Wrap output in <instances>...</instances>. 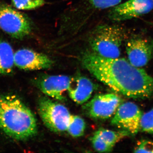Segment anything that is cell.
Here are the masks:
<instances>
[{"mask_svg":"<svg viewBox=\"0 0 153 153\" xmlns=\"http://www.w3.org/2000/svg\"><path fill=\"white\" fill-rule=\"evenodd\" d=\"M122 0H89L95 8L105 9L113 7L120 4Z\"/></svg>","mask_w":153,"mask_h":153,"instance_id":"d6986e66","label":"cell"},{"mask_svg":"<svg viewBox=\"0 0 153 153\" xmlns=\"http://www.w3.org/2000/svg\"><path fill=\"white\" fill-rule=\"evenodd\" d=\"M11 1L16 8L24 10L37 9L45 4L44 0H11Z\"/></svg>","mask_w":153,"mask_h":153,"instance_id":"2e32d148","label":"cell"},{"mask_svg":"<svg viewBox=\"0 0 153 153\" xmlns=\"http://www.w3.org/2000/svg\"><path fill=\"white\" fill-rule=\"evenodd\" d=\"M94 135L114 147L117 143L126 137L131 135L129 133L125 130L114 131L106 129L101 128L94 133Z\"/></svg>","mask_w":153,"mask_h":153,"instance_id":"5bb4252c","label":"cell"},{"mask_svg":"<svg viewBox=\"0 0 153 153\" xmlns=\"http://www.w3.org/2000/svg\"><path fill=\"white\" fill-rule=\"evenodd\" d=\"M94 85L90 79L84 76L71 78L68 89L70 98L78 104H83L90 98Z\"/></svg>","mask_w":153,"mask_h":153,"instance_id":"7c38bea8","label":"cell"},{"mask_svg":"<svg viewBox=\"0 0 153 153\" xmlns=\"http://www.w3.org/2000/svg\"><path fill=\"white\" fill-rule=\"evenodd\" d=\"M121 100L113 93L96 96L84 106L86 114L97 119H106L114 114L121 103Z\"/></svg>","mask_w":153,"mask_h":153,"instance_id":"52a82bcc","label":"cell"},{"mask_svg":"<svg viewBox=\"0 0 153 153\" xmlns=\"http://www.w3.org/2000/svg\"><path fill=\"white\" fill-rule=\"evenodd\" d=\"M126 49L129 62L135 67H144L153 58V41L149 38H130L126 43Z\"/></svg>","mask_w":153,"mask_h":153,"instance_id":"ba28073f","label":"cell"},{"mask_svg":"<svg viewBox=\"0 0 153 153\" xmlns=\"http://www.w3.org/2000/svg\"><path fill=\"white\" fill-rule=\"evenodd\" d=\"M38 109L44 124L51 131L61 133L67 130L71 114L66 107L43 97L38 100Z\"/></svg>","mask_w":153,"mask_h":153,"instance_id":"5b68a950","label":"cell"},{"mask_svg":"<svg viewBox=\"0 0 153 153\" xmlns=\"http://www.w3.org/2000/svg\"><path fill=\"white\" fill-rule=\"evenodd\" d=\"M85 128V122L82 118L79 116L71 115L66 130L70 135L74 137L82 136Z\"/></svg>","mask_w":153,"mask_h":153,"instance_id":"9a60e30c","label":"cell"},{"mask_svg":"<svg viewBox=\"0 0 153 153\" xmlns=\"http://www.w3.org/2000/svg\"><path fill=\"white\" fill-rule=\"evenodd\" d=\"M91 140L94 149L100 152H108L112 150L114 147L94 134Z\"/></svg>","mask_w":153,"mask_h":153,"instance_id":"ac0fdd59","label":"cell"},{"mask_svg":"<svg viewBox=\"0 0 153 153\" xmlns=\"http://www.w3.org/2000/svg\"><path fill=\"white\" fill-rule=\"evenodd\" d=\"M134 153H153V142L148 140L140 141L134 150Z\"/></svg>","mask_w":153,"mask_h":153,"instance_id":"ffe728a7","label":"cell"},{"mask_svg":"<svg viewBox=\"0 0 153 153\" xmlns=\"http://www.w3.org/2000/svg\"><path fill=\"white\" fill-rule=\"evenodd\" d=\"M0 128L7 135L19 140L34 136L38 129L31 110L13 95L0 97Z\"/></svg>","mask_w":153,"mask_h":153,"instance_id":"7a4b0ae2","label":"cell"},{"mask_svg":"<svg viewBox=\"0 0 153 153\" xmlns=\"http://www.w3.org/2000/svg\"><path fill=\"white\" fill-rule=\"evenodd\" d=\"M140 131L153 134V108L143 114L140 123Z\"/></svg>","mask_w":153,"mask_h":153,"instance_id":"e0dca14e","label":"cell"},{"mask_svg":"<svg viewBox=\"0 0 153 153\" xmlns=\"http://www.w3.org/2000/svg\"><path fill=\"white\" fill-rule=\"evenodd\" d=\"M83 67L113 90L126 97L145 100L153 97V77L124 58H108L85 52Z\"/></svg>","mask_w":153,"mask_h":153,"instance_id":"6da1fadb","label":"cell"},{"mask_svg":"<svg viewBox=\"0 0 153 153\" xmlns=\"http://www.w3.org/2000/svg\"><path fill=\"white\" fill-rule=\"evenodd\" d=\"M126 38L125 30L122 27L103 25L94 30L89 42L96 54L105 58H117L120 56L121 47Z\"/></svg>","mask_w":153,"mask_h":153,"instance_id":"3957f363","label":"cell"},{"mask_svg":"<svg viewBox=\"0 0 153 153\" xmlns=\"http://www.w3.org/2000/svg\"><path fill=\"white\" fill-rule=\"evenodd\" d=\"M0 28L17 39H22L31 33L33 27L25 14L5 3H0Z\"/></svg>","mask_w":153,"mask_h":153,"instance_id":"277c9868","label":"cell"},{"mask_svg":"<svg viewBox=\"0 0 153 153\" xmlns=\"http://www.w3.org/2000/svg\"><path fill=\"white\" fill-rule=\"evenodd\" d=\"M153 10V0H128L113 7L109 17L114 22H122L141 16Z\"/></svg>","mask_w":153,"mask_h":153,"instance_id":"9c48e42d","label":"cell"},{"mask_svg":"<svg viewBox=\"0 0 153 153\" xmlns=\"http://www.w3.org/2000/svg\"><path fill=\"white\" fill-rule=\"evenodd\" d=\"M71 79L65 75L44 76L38 80L37 85L44 94L57 100H62L64 99L63 93L68 89Z\"/></svg>","mask_w":153,"mask_h":153,"instance_id":"8fae6325","label":"cell"},{"mask_svg":"<svg viewBox=\"0 0 153 153\" xmlns=\"http://www.w3.org/2000/svg\"><path fill=\"white\" fill-rule=\"evenodd\" d=\"M14 63L22 70L35 71L50 68L53 62L45 54L25 48L14 53Z\"/></svg>","mask_w":153,"mask_h":153,"instance_id":"30bf717a","label":"cell"},{"mask_svg":"<svg viewBox=\"0 0 153 153\" xmlns=\"http://www.w3.org/2000/svg\"><path fill=\"white\" fill-rule=\"evenodd\" d=\"M144 112L131 102L121 103L111 121L112 125L134 135L140 131V123Z\"/></svg>","mask_w":153,"mask_h":153,"instance_id":"8992f818","label":"cell"},{"mask_svg":"<svg viewBox=\"0 0 153 153\" xmlns=\"http://www.w3.org/2000/svg\"><path fill=\"white\" fill-rule=\"evenodd\" d=\"M14 52L8 42L0 39V75L11 74L13 70Z\"/></svg>","mask_w":153,"mask_h":153,"instance_id":"4fadbf2b","label":"cell"}]
</instances>
